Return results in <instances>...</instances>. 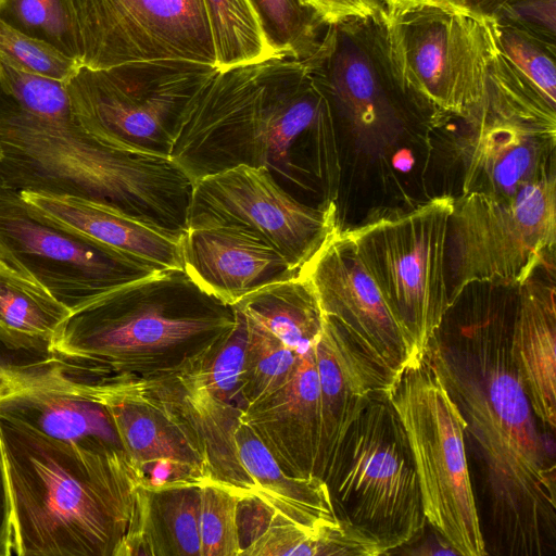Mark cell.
<instances>
[{
    "instance_id": "obj_1",
    "label": "cell",
    "mask_w": 556,
    "mask_h": 556,
    "mask_svg": "<svg viewBox=\"0 0 556 556\" xmlns=\"http://www.w3.org/2000/svg\"><path fill=\"white\" fill-rule=\"evenodd\" d=\"M476 440L497 546L541 556L556 541V473L510 350V330L473 326L439 334L426 353Z\"/></svg>"
},
{
    "instance_id": "obj_2",
    "label": "cell",
    "mask_w": 556,
    "mask_h": 556,
    "mask_svg": "<svg viewBox=\"0 0 556 556\" xmlns=\"http://www.w3.org/2000/svg\"><path fill=\"white\" fill-rule=\"evenodd\" d=\"M332 139L333 112L307 63L273 58L217 71L187 113L169 159L192 184L248 165L268 169L286 190L309 189L313 178L330 173Z\"/></svg>"
},
{
    "instance_id": "obj_3",
    "label": "cell",
    "mask_w": 556,
    "mask_h": 556,
    "mask_svg": "<svg viewBox=\"0 0 556 556\" xmlns=\"http://www.w3.org/2000/svg\"><path fill=\"white\" fill-rule=\"evenodd\" d=\"M18 556H117L142 479L96 453L0 418Z\"/></svg>"
},
{
    "instance_id": "obj_4",
    "label": "cell",
    "mask_w": 556,
    "mask_h": 556,
    "mask_svg": "<svg viewBox=\"0 0 556 556\" xmlns=\"http://www.w3.org/2000/svg\"><path fill=\"white\" fill-rule=\"evenodd\" d=\"M0 187L70 195L182 237L193 184L169 159L106 144L77 122L40 118L0 87Z\"/></svg>"
},
{
    "instance_id": "obj_5",
    "label": "cell",
    "mask_w": 556,
    "mask_h": 556,
    "mask_svg": "<svg viewBox=\"0 0 556 556\" xmlns=\"http://www.w3.org/2000/svg\"><path fill=\"white\" fill-rule=\"evenodd\" d=\"M235 321L233 306L203 291L184 269H163L71 312L48 355L103 375H175Z\"/></svg>"
},
{
    "instance_id": "obj_6",
    "label": "cell",
    "mask_w": 556,
    "mask_h": 556,
    "mask_svg": "<svg viewBox=\"0 0 556 556\" xmlns=\"http://www.w3.org/2000/svg\"><path fill=\"white\" fill-rule=\"evenodd\" d=\"M383 393L407 437L424 515L462 556L488 554L465 446L467 422L427 354L392 374Z\"/></svg>"
},
{
    "instance_id": "obj_7",
    "label": "cell",
    "mask_w": 556,
    "mask_h": 556,
    "mask_svg": "<svg viewBox=\"0 0 556 556\" xmlns=\"http://www.w3.org/2000/svg\"><path fill=\"white\" fill-rule=\"evenodd\" d=\"M379 23L394 78L412 108L467 124L488 93L493 35L490 16L420 7Z\"/></svg>"
},
{
    "instance_id": "obj_8",
    "label": "cell",
    "mask_w": 556,
    "mask_h": 556,
    "mask_svg": "<svg viewBox=\"0 0 556 556\" xmlns=\"http://www.w3.org/2000/svg\"><path fill=\"white\" fill-rule=\"evenodd\" d=\"M217 71L188 61L80 66L66 89L77 122L100 141L169 157L187 113Z\"/></svg>"
},
{
    "instance_id": "obj_9",
    "label": "cell",
    "mask_w": 556,
    "mask_h": 556,
    "mask_svg": "<svg viewBox=\"0 0 556 556\" xmlns=\"http://www.w3.org/2000/svg\"><path fill=\"white\" fill-rule=\"evenodd\" d=\"M325 481L339 516L380 539L391 553L425 533L410 447L383 391L349 428Z\"/></svg>"
},
{
    "instance_id": "obj_10",
    "label": "cell",
    "mask_w": 556,
    "mask_h": 556,
    "mask_svg": "<svg viewBox=\"0 0 556 556\" xmlns=\"http://www.w3.org/2000/svg\"><path fill=\"white\" fill-rule=\"evenodd\" d=\"M556 244V174L509 197L466 193L454 199L446 268L453 307L476 282L519 287Z\"/></svg>"
},
{
    "instance_id": "obj_11",
    "label": "cell",
    "mask_w": 556,
    "mask_h": 556,
    "mask_svg": "<svg viewBox=\"0 0 556 556\" xmlns=\"http://www.w3.org/2000/svg\"><path fill=\"white\" fill-rule=\"evenodd\" d=\"M452 195L343 230L392 314L425 355L448 311L446 252Z\"/></svg>"
},
{
    "instance_id": "obj_12",
    "label": "cell",
    "mask_w": 556,
    "mask_h": 556,
    "mask_svg": "<svg viewBox=\"0 0 556 556\" xmlns=\"http://www.w3.org/2000/svg\"><path fill=\"white\" fill-rule=\"evenodd\" d=\"M0 263L43 287L71 312L160 270L63 226L0 187Z\"/></svg>"
},
{
    "instance_id": "obj_13",
    "label": "cell",
    "mask_w": 556,
    "mask_h": 556,
    "mask_svg": "<svg viewBox=\"0 0 556 556\" xmlns=\"http://www.w3.org/2000/svg\"><path fill=\"white\" fill-rule=\"evenodd\" d=\"M97 394L143 488L201 485L214 478L205 439L176 374L102 376Z\"/></svg>"
},
{
    "instance_id": "obj_14",
    "label": "cell",
    "mask_w": 556,
    "mask_h": 556,
    "mask_svg": "<svg viewBox=\"0 0 556 556\" xmlns=\"http://www.w3.org/2000/svg\"><path fill=\"white\" fill-rule=\"evenodd\" d=\"M227 226L260 239L299 271L339 229L334 203L311 206L263 167L238 165L193 182L187 228Z\"/></svg>"
},
{
    "instance_id": "obj_15",
    "label": "cell",
    "mask_w": 556,
    "mask_h": 556,
    "mask_svg": "<svg viewBox=\"0 0 556 556\" xmlns=\"http://www.w3.org/2000/svg\"><path fill=\"white\" fill-rule=\"evenodd\" d=\"M70 3L81 66L102 70L144 61L216 64L203 0H70Z\"/></svg>"
},
{
    "instance_id": "obj_16",
    "label": "cell",
    "mask_w": 556,
    "mask_h": 556,
    "mask_svg": "<svg viewBox=\"0 0 556 556\" xmlns=\"http://www.w3.org/2000/svg\"><path fill=\"white\" fill-rule=\"evenodd\" d=\"M102 376L54 355L0 363V418L90 452L126 457L97 394Z\"/></svg>"
},
{
    "instance_id": "obj_17",
    "label": "cell",
    "mask_w": 556,
    "mask_h": 556,
    "mask_svg": "<svg viewBox=\"0 0 556 556\" xmlns=\"http://www.w3.org/2000/svg\"><path fill=\"white\" fill-rule=\"evenodd\" d=\"M325 315L388 378L417 356L343 230L338 229L300 270Z\"/></svg>"
},
{
    "instance_id": "obj_18",
    "label": "cell",
    "mask_w": 556,
    "mask_h": 556,
    "mask_svg": "<svg viewBox=\"0 0 556 556\" xmlns=\"http://www.w3.org/2000/svg\"><path fill=\"white\" fill-rule=\"evenodd\" d=\"M182 269L206 293L227 305L268 285L299 276L273 248L238 228H187Z\"/></svg>"
},
{
    "instance_id": "obj_19",
    "label": "cell",
    "mask_w": 556,
    "mask_h": 556,
    "mask_svg": "<svg viewBox=\"0 0 556 556\" xmlns=\"http://www.w3.org/2000/svg\"><path fill=\"white\" fill-rule=\"evenodd\" d=\"M469 126L463 194L509 197L555 172L556 131L495 115Z\"/></svg>"
},
{
    "instance_id": "obj_20",
    "label": "cell",
    "mask_w": 556,
    "mask_h": 556,
    "mask_svg": "<svg viewBox=\"0 0 556 556\" xmlns=\"http://www.w3.org/2000/svg\"><path fill=\"white\" fill-rule=\"evenodd\" d=\"M314 355L320 407L316 475L325 480L349 428L389 378L325 314Z\"/></svg>"
},
{
    "instance_id": "obj_21",
    "label": "cell",
    "mask_w": 556,
    "mask_h": 556,
    "mask_svg": "<svg viewBox=\"0 0 556 556\" xmlns=\"http://www.w3.org/2000/svg\"><path fill=\"white\" fill-rule=\"evenodd\" d=\"M238 419L256 432L285 471L317 476L320 407L314 348L300 356L286 384L244 407Z\"/></svg>"
},
{
    "instance_id": "obj_22",
    "label": "cell",
    "mask_w": 556,
    "mask_h": 556,
    "mask_svg": "<svg viewBox=\"0 0 556 556\" xmlns=\"http://www.w3.org/2000/svg\"><path fill=\"white\" fill-rule=\"evenodd\" d=\"M510 328L515 365L541 425L556 426V304L554 283L533 276L518 287Z\"/></svg>"
},
{
    "instance_id": "obj_23",
    "label": "cell",
    "mask_w": 556,
    "mask_h": 556,
    "mask_svg": "<svg viewBox=\"0 0 556 556\" xmlns=\"http://www.w3.org/2000/svg\"><path fill=\"white\" fill-rule=\"evenodd\" d=\"M50 219L160 269H182L181 238L88 200L20 191Z\"/></svg>"
},
{
    "instance_id": "obj_24",
    "label": "cell",
    "mask_w": 556,
    "mask_h": 556,
    "mask_svg": "<svg viewBox=\"0 0 556 556\" xmlns=\"http://www.w3.org/2000/svg\"><path fill=\"white\" fill-rule=\"evenodd\" d=\"M233 434L239 459L253 482V496L275 514L314 533L340 522L324 479L285 471L256 432L239 419Z\"/></svg>"
},
{
    "instance_id": "obj_25",
    "label": "cell",
    "mask_w": 556,
    "mask_h": 556,
    "mask_svg": "<svg viewBox=\"0 0 556 556\" xmlns=\"http://www.w3.org/2000/svg\"><path fill=\"white\" fill-rule=\"evenodd\" d=\"M71 311L43 287L0 263V344L48 355Z\"/></svg>"
},
{
    "instance_id": "obj_26",
    "label": "cell",
    "mask_w": 556,
    "mask_h": 556,
    "mask_svg": "<svg viewBox=\"0 0 556 556\" xmlns=\"http://www.w3.org/2000/svg\"><path fill=\"white\" fill-rule=\"evenodd\" d=\"M296 354L312 350L321 331L324 313L307 278L300 275L261 288L233 304Z\"/></svg>"
},
{
    "instance_id": "obj_27",
    "label": "cell",
    "mask_w": 556,
    "mask_h": 556,
    "mask_svg": "<svg viewBox=\"0 0 556 556\" xmlns=\"http://www.w3.org/2000/svg\"><path fill=\"white\" fill-rule=\"evenodd\" d=\"M147 491L150 555L201 556L200 485L174 484Z\"/></svg>"
},
{
    "instance_id": "obj_28",
    "label": "cell",
    "mask_w": 556,
    "mask_h": 556,
    "mask_svg": "<svg viewBox=\"0 0 556 556\" xmlns=\"http://www.w3.org/2000/svg\"><path fill=\"white\" fill-rule=\"evenodd\" d=\"M216 54V68L276 58L250 0H203Z\"/></svg>"
},
{
    "instance_id": "obj_29",
    "label": "cell",
    "mask_w": 556,
    "mask_h": 556,
    "mask_svg": "<svg viewBox=\"0 0 556 556\" xmlns=\"http://www.w3.org/2000/svg\"><path fill=\"white\" fill-rule=\"evenodd\" d=\"M235 325L187 369L177 372L187 386L241 410V382L248 340L242 313L235 307Z\"/></svg>"
},
{
    "instance_id": "obj_30",
    "label": "cell",
    "mask_w": 556,
    "mask_h": 556,
    "mask_svg": "<svg viewBox=\"0 0 556 556\" xmlns=\"http://www.w3.org/2000/svg\"><path fill=\"white\" fill-rule=\"evenodd\" d=\"M276 58L305 60L319 48L328 28L300 0H250Z\"/></svg>"
},
{
    "instance_id": "obj_31",
    "label": "cell",
    "mask_w": 556,
    "mask_h": 556,
    "mask_svg": "<svg viewBox=\"0 0 556 556\" xmlns=\"http://www.w3.org/2000/svg\"><path fill=\"white\" fill-rule=\"evenodd\" d=\"M242 315L248 331L241 382V399L244 408L267 397L286 384L301 355L288 348L255 319L244 313Z\"/></svg>"
},
{
    "instance_id": "obj_32",
    "label": "cell",
    "mask_w": 556,
    "mask_h": 556,
    "mask_svg": "<svg viewBox=\"0 0 556 556\" xmlns=\"http://www.w3.org/2000/svg\"><path fill=\"white\" fill-rule=\"evenodd\" d=\"M252 492L210 478L200 485L201 556H240L238 507Z\"/></svg>"
},
{
    "instance_id": "obj_33",
    "label": "cell",
    "mask_w": 556,
    "mask_h": 556,
    "mask_svg": "<svg viewBox=\"0 0 556 556\" xmlns=\"http://www.w3.org/2000/svg\"><path fill=\"white\" fill-rule=\"evenodd\" d=\"M0 20L43 40L81 65V52L70 0H0Z\"/></svg>"
},
{
    "instance_id": "obj_34",
    "label": "cell",
    "mask_w": 556,
    "mask_h": 556,
    "mask_svg": "<svg viewBox=\"0 0 556 556\" xmlns=\"http://www.w3.org/2000/svg\"><path fill=\"white\" fill-rule=\"evenodd\" d=\"M502 54L553 104H556V43L490 16Z\"/></svg>"
},
{
    "instance_id": "obj_35",
    "label": "cell",
    "mask_w": 556,
    "mask_h": 556,
    "mask_svg": "<svg viewBox=\"0 0 556 556\" xmlns=\"http://www.w3.org/2000/svg\"><path fill=\"white\" fill-rule=\"evenodd\" d=\"M0 87L23 109L50 122H72L66 84L22 71L0 56Z\"/></svg>"
},
{
    "instance_id": "obj_36",
    "label": "cell",
    "mask_w": 556,
    "mask_h": 556,
    "mask_svg": "<svg viewBox=\"0 0 556 556\" xmlns=\"http://www.w3.org/2000/svg\"><path fill=\"white\" fill-rule=\"evenodd\" d=\"M0 56L22 71L67 83L80 63L50 43L26 35L0 20Z\"/></svg>"
},
{
    "instance_id": "obj_37",
    "label": "cell",
    "mask_w": 556,
    "mask_h": 556,
    "mask_svg": "<svg viewBox=\"0 0 556 556\" xmlns=\"http://www.w3.org/2000/svg\"><path fill=\"white\" fill-rule=\"evenodd\" d=\"M325 530L314 533L273 513L264 531L240 556H318V542Z\"/></svg>"
},
{
    "instance_id": "obj_38",
    "label": "cell",
    "mask_w": 556,
    "mask_h": 556,
    "mask_svg": "<svg viewBox=\"0 0 556 556\" xmlns=\"http://www.w3.org/2000/svg\"><path fill=\"white\" fill-rule=\"evenodd\" d=\"M491 16L556 43V0H508Z\"/></svg>"
},
{
    "instance_id": "obj_39",
    "label": "cell",
    "mask_w": 556,
    "mask_h": 556,
    "mask_svg": "<svg viewBox=\"0 0 556 556\" xmlns=\"http://www.w3.org/2000/svg\"><path fill=\"white\" fill-rule=\"evenodd\" d=\"M315 11L328 25L350 18L377 16L382 7L379 0H300Z\"/></svg>"
},
{
    "instance_id": "obj_40",
    "label": "cell",
    "mask_w": 556,
    "mask_h": 556,
    "mask_svg": "<svg viewBox=\"0 0 556 556\" xmlns=\"http://www.w3.org/2000/svg\"><path fill=\"white\" fill-rule=\"evenodd\" d=\"M12 554V504L5 466L0 450V556H10Z\"/></svg>"
},
{
    "instance_id": "obj_41",
    "label": "cell",
    "mask_w": 556,
    "mask_h": 556,
    "mask_svg": "<svg viewBox=\"0 0 556 556\" xmlns=\"http://www.w3.org/2000/svg\"><path fill=\"white\" fill-rule=\"evenodd\" d=\"M383 11L395 14L420 7H432L459 13H470L467 0H379Z\"/></svg>"
},
{
    "instance_id": "obj_42",
    "label": "cell",
    "mask_w": 556,
    "mask_h": 556,
    "mask_svg": "<svg viewBox=\"0 0 556 556\" xmlns=\"http://www.w3.org/2000/svg\"><path fill=\"white\" fill-rule=\"evenodd\" d=\"M508 0H467L468 9L482 16L493 15Z\"/></svg>"
},
{
    "instance_id": "obj_43",
    "label": "cell",
    "mask_w": 556,
    "mask_h": 556,
    "mask_svg": "<svg viewBox=\"0 0 556 556\" xmlns=\"http://www.w3.org/2000/svg\"><path fill=\"white\" fill-rule=\"evenodd\" d=\"M0 160H1V147H0Z\"/></svg>"
}]
</instances>
